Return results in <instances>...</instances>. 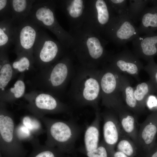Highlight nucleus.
I'll use <instances>...</instances> for the list:
<instances>
[{"label":"nucleus","instance_id":"nucleus-33","mask_svg":"<svg viewBox=\"0 0 157 157\" xmlns=\"http://www.w3.org/2000/svg\"><path fill=\"white\" fill-rule=\"evenodd\" d=\"M10 0H0V21L12 19Z\"/></svg>","mask_w":157,"mask_h":157},{"label":"nucleus","instance_id":"nucleus-10","mask_svg":"<svg viewBox=\"0 0 157 157\" xmlns=\"http://www.w3.org/2000/svg\"><path fill=\"white\" fill-rule=\"evenodd\" d=\"M138 28L128 15H115L104 32L106 39L117 46L133 41L140 35Z\"/></svg>","mask_w":157,"mask_h":157},{"label":"nucleus","instance_id":"nucleus-32","mask_svg":"<svg viewBox=\"0 0 157 157\" xmlns=\"http://www.w3.org/2000/svg\"><path fill=\"white\" fill-rule=\"evenodd\" d=\"M107 1L116 15H128L127 2L128 1L107 0Z\"/></svg>","mask_w":157,"mask_h":157},{"label":"nucleus","instance_id":"nucleus-28","mask_svg":"<svg viewBox=\"0 0 157 157\" xmlns=\"http://www.w3.org/2000/svg\"><path fill=\"white\" fill-rule=\"evenodd\" d=\"M21 123L36 137L46 132L42 127L41 120L33 115L23 116L21 118Z\"/></svg>","mask_w":157,"mask_h":157},{"label":"nucleus","instance_id":"nucleus-18","mask_svg":"<svg viewBox=\"0 0 157 157\" xmlns=\"http://www.w3.org/2000/svg\"><path fill=\"white\" fill-rule=\"evenodd\" d=\"M101 117L99 109L96 110L94 120L85 130L84 142L86 152L95 149L99 145Z\"/></svg>","mask_w":157,"mask_h":157},{"label":"nucleus","instance_id":"nucleus-39","mask_svg":"<svg viewBox=\"0 0 157 157\" xmlns=\"http://www.w3.org/2000/svg\"><path fill=\"white\" fill-rule=\"evenodd\" d=\"M151 157H157V151Z\"/></svg>","mask_w":157,"mask_h":157},{"label":"nucleus","instance_id":"nucleus-24","mask_svg":"<svg viewBox=\"0 0 157 157\" xmlns=\"http://www.w3.org/2000/svg\"><path fill=\"white\" fill-rule=\"evenodd\" d=\"M14 77L13 69L8 57V51H0V90L3 92Z\"/></svg>","mask_w":157,"mask_h":157},{"label":"nucleus","instance_id":"nucleus-37","mask_svg":"<svg viewBox=\"0 0 157 157\" xmlns=\"http://www.w3.org/2000/svg\"><path fill=\"white\" fill-rule=\"evenodd\" d=\"M147 105L150 109L157 106V99L154 96L150 95L147 98L146 101V105Z\"/></svg>","mask_w":157,"mask_h":157},{"label":"nucleus","instance_id":"nucleus-22","mask_svg":"<svg viewBox=\"0 0 157 157\" xmlns=\"http://www.w3.org/2000/svg\"><path fill=\"white\" fill-rule=\"evenodd\" d=\"M24 76L23 73L21 74L12 87L0 93V103L5 104L7 103H13L24 97L26 89Z\"/></svg>","mask_w":157,"mask_h":157},{"label":"nucleus","instance_id":"nucleus-35","mask_svg":"<svg viewBox=\"0 0 157 157\" xmlns=\"http://www.w3.org/2000/svg\"><path fill=\"white\" fill-rule=\"evenodd\" d=\"M147 61L148 63L143 69L150 74L153 81L157 85V64L154 61L153 58Z\"/></svg>","mask_w":157,"mask_h":157},{"label":"nucleus","instance_id":"nucleus-7","mask_svg":"<svg viewBox=\"0 0 157 157\" xmlns=\"http://www.w3.org/2000/svg\"><path fill=\"white\" fill-rule=\"evenodd\" d=\"M69 50L41 29L33 49L35 65L39 69L61 59Z\"/></svg>","mask_w":157,"mask_h":157},{"label":"nucleus","instance_id":"nucleus-9","mask_svg":"<svg viewBox=\"0 0 157 157\" xmlns=\"http://www.w3.org/2000/svg\"><path fill=\"white\" fill-rule=\"evenodd\" d=\"M115 15L107 0H86L83 26L101 36Z\"/></svg>","mask_w":157,"mask_h":157},{"label":"nucleus","instance_id":"nucleus-19","mask_svg":"<svg viewBox=\"0 0 157 157\" xmlns=\"http://www.w3.org/2000/svg\"><path fill=\"white\" fill-rule=\"evenodd\" d=\"M119 120L124 133L133 141L135 145H138V131L135 116L126 108L120 110L117 114Z\"/></svg>","mask_w":157,"mask_h":157},{"label":"nucleus","instance_id":"nucleus-4","mask_svg":"<svg viewBox=\"0 0 157 157\" xmlns=\"http://www.w3.org/2000/svg\"><path fill=\"white\" fill-rule=\"evenodd\" d=\"M56 8V0H36L28 17L40 26L52 32L58 41L69 51L74 45V40L58 21L55 13Z\"/></svg>","mask_w":157,"mask_h":157},{"label":"nucleus","instance_id":"nucleus-30","mask_svg":"<svg viewBox=\"0 0 157 157\" xmlns=\"http://www.w3.org/2000/svg\"><path fill=\"white\" fill-rule=\"evenodd\" d=\"M15 132L17 137L22 142H28L33 146L40 143L37 137L21 123L16 126Z\"/></svg>","mask_w":157,"mask_h":157},{"label":"nucleus","instance_id":"nucleus-31","mask_svg":"<svg viewBox=\"0 0 157 157\" xmlns=\"http://www.w3.org/2000/svg\"><path fill=\"white\" fill-rule=\"evenodd\" d=\"M135 145L131 139L124 132L117 144V149L118 151L130 156L134 153Z\"/></svg>","mask_w":157,"mask_h":157},{"label":"nucleus","instance_id":"nucleus-25","mask_svg":"<svg viewBox=\"0 0 157 157\" xmlns=\"http://www.w3.org/2000/svg\"><path fill=\"white\" fill-rule=\"evenodd\" d=\"M16 59L11 62L14 76L34 69L35 60L33 53L22 51L16 54Z\"/></svg>","mask_w":157,"mask_h":157},{"label":"nucleus","instance_id":"nucleus-15","mask_svg":"<svg viewBox=\"0 0 157 157\" xmlns=\"http://www.w3.org/2000/svg\"><path fill=\"white\" fill-rule=\"evenodd\" d=\"M101 114L104 120L103 140L110 154L113 151L114 147L124 132L115 113L108 110Z\"/></svg>","mask_w":157,"mask_h":157},{"label":"nucleus","instance_id":"nucleus-34","mask_svg":"<svg viewBox=\"0 0 157 157\" xmlns=\"http://www.w3.org/2000/svg\"><path fill=\"white\" fill-rule=\"evenodd\" d=\"M88 157H108L109 154L106 145L103 140L101 142L95 149L86 152Z\"/></svg>","mask_w":157,"mask_h":157},{"label":"nucleus","instance_id":"nucleus-3","mask_svg":"<svg viewBox=\"0 0 157 157\" xmlns=\"http://www.w3.org/2000/svg\"><path fill=\"white\" fill-rule=\"evenodd\" d=\"M100 69L80 65L76 66L67 95L77 106H90L95 110L99 109L101 99Z\"/></svg>","mask_w":157,"mask_h":157},{"label":"nucleus","instance_id":"nucleus-11","mask_svg":"<svg viewBox=\"0 0 157 157\" xmlns=\"http://www.w3.org/2000/svg\"><path fill=\"white\" fill-rule=\"evenodd\" d=\"M16 126L13 115L6 108L5 104L0 103V144L1 149L8 151L22 148V142L16 134Z\"/></svg>","mask_w":157,"mask_h":157},{"label":"nucleus","instance_id":"nucleus-20","mask_svg":"<svg viewBox=\"0 0 157 157\" xmlns=\"http://www.w3.org/2000/svg\"><path fill=\"white\" fill-rule=\"evenodd\" d=\"M36 0H10L12 19L16 26L28 17Z\"/></svg>","mask_w":157,"mask_h":157},{"label":"nucleus","instance_id":"nucleus-29","mask_svg":"<svg viewBox=\"0 0 157 157\" xmlns=\"http://www.w3.org/2000/svg\"><path fill=\"white\" fill-rule=\"evenodd\" d=\"M148 82L139 83L134 89V94L139 106L142 111L146 105L147 99L150 95L151 86Z\"/></svg>","mask_w":157,"mask_h":157},{"label":"nucleus","instance_id":"nucleus-2","mask_svg":"<svg viewBox=\"0 0 157 157\" xmlns=\"http://www.w3.org/2000/svg\"><path fill=\"white\" fill-rule=\"evenodd\" d=\"M74 57L69 51L56 62L39 69L32 81V86L58 98L62 96L75 72Z\"/></svg>","mask_w":157,"mask_h":157},{"label":"nucleus","instance_id":"nucleus-23","mask_svg":"<svg viewBox=\"0 0 157 157\" xmlns=\"http://www.w3.org/2000/svg\"><path fill=\"white\" fill-rule=\"evenodd\" d=\"M15 27L12 19L0 21V51H8L13 45Z\"/></svg>","mask_w":157,"mask_h":157},{"label":"nucleus","instance_id":"nucleus-6","mask_svg":"<svg viewBox=\"0 0 157 157\" xmlns=\"http://www.w3.org/2000/svg\"><path fill=\"white\" fill-rule=\"evenodd\" d=\"M122 75L106 65L100 69L102 104L117 114L126 108L123 103L121 92Z\"/></svg>","mask_w":157,"mask_h":157},{"label":"nucleus","instance_id":"nucleus-1","mask_svg":"<svg viewBox=\"0 0 157 157\" xmlns=\"http://www.w3.org/2000/svg\"><path fill=\"white\" fill-rule=\"evenodd\" d=\"M69 32L74 41L71 52L80 65L99 69L106 64L112 54L105 49L108 40L84 26Z\"/></svg>","mask_w":157,"mask_h":157},{"label":"nucleus","instance_id":"nucleus-36","mask_svg":"<svg viewBox=\"0 0 157 157\" xmlns=\"http://www.w3.org/2000/svg\"><path fill=\"white\" fill-rule=\"evenodd\" d=\"M57 149L43 146V150L38 153L34 157H56L55 152Z\"/></svg>","mask_w":157,"mask_h":157},{"label":"nucleus","instance_id":"nucleus-14","mask_svg":"<svg viewBox=\"0 0 157 157\" xmlns=\"http://www.w3.org/2000/svg\"><path fill=\"white\" fill-rule=\"evenodd\" d=\"M57 8L66 16L70 29H75L84 25L86 0H56Z\"/></svg>","mask_w":157,"mask_h":157},{"label":"nucleus","instance_id":"nucleus-13","mask_svg":"<svg viewBox=\"0 0 157 157\" xmlns=\"http://www.w3.org/2000/svg\"><path fill=\"white\" fill-rule=\"evenodd\" d=\"M105 65L120 73L128 74L138 80L139 73L144 67L139 58L128 49L112 54Z\"/></svg>","mask_w":157,"mask_h":157},{"label":"nucleus","instance_id":"nucleus-5","mask_svg":"<svg viewBox=\"0 0 157 157\" xmlns=\"http://www.w3.org/2000/svg\"><path fill=\"white\" fill-rule=\"evenodd\" d=\"M46 127V145L60 151L70 153L74 149L80 132L76 123L70 121L55 119L44 117L40 119Z\"/></svg>","mask_w":157,"mask_h":157},{"label":"nucleus","instance_id":"nucleus-12","mask_svg":"<svg viewBox=\"0 0 157 157\" xmlns=\"http://www.w3.org/2000/svg\"><path fill=\"white\" fill-rule=\"evenodd\" d=\"M40 27L28 17L15 26L14 52L25 51L33 54V49Z\"/></svg>","mask_w":157,"mask_h":157},{"label":"nucleus","instance_id":"nucleus-17","mask_svg":"<svg viewBox=\"0 0 157 157\" xmlns=\"http://www.w3.org/2000/svg\"><path fill=\"white\" fill-rule=\"evenodd\" d=\"M150 7L147 6L140 19L138 27L140 34H148L157 30V0H150Z\"/></svg>","mask_w":157,"mask_h":157},{"label":"nucleus","instance_id":"nucleus-38","mask_svg":"<svg viewBox=\"0 0 157 157\" xmlns=\"http://www.w3.org/2000/svg\"><path fill=\"white\" fill-rule=\"evenodd\" d=\"M110 155L112 157H128L124 153L119 151L115 152L113 151Z\"/></svg>","mask_w":157,"mask_h":157},{"label":"nucleus","instance_id":"nucleus-8","mask_svg":"<svg viewBox=\"0 0 157 157\" xmlns=\"http://www.w3.org/2000/svg\"><path fill=\"white\" fill-rule=\"evenodd\" d=\"M28 102L26 107L34 116L40 119L47 114L68 113L70 107L50 93L33 90L24 97Z\"/></svg>","mask_w":157,"mask_h":157},{"label":"nucleus","instance_id":"nucleus-26","mask_svg":"<svg viewBox=\"0 0 157 157\" xmlns=\"http://www.w3.org/2000/svg\"><path fill=\"white\" fill-rule=\"evenodd\" d=\"M121 92L123 100L127 108L135 113L142 111L134 94V89L131 86L128 78L123 75L122 80Z\"/></svg>","mask_w":157,"mask_h":157},{"label":"nucleus","instance_id":"nucleus-16","mask_svg":"<svg viewBox=\"0 0 157 157\" xmlns=\"http://www.w3.org/2000/svg\"><path fill=\"white\" fill-rule=\"evenodd\" d=\"M132 42L133 53L147 61L157 55V33L139 36Z\"/></svg>","mask_w":157,"mask_h":157},{"label":"nucleus","instance_id":"nucleus-27","mask_svg":"<svg viewBox=\"0 0 157 157\" xmlns=\"http://www.w3.org/2000/svg\"><path fill=\"white\" fill-rule=\"evenodd\" d=\"M128 14L129 18L135 23L139 21L144 10L149 3L150 0H129Z\"/></svg>","mask_w":157,"mask_h":157},{"label":"nucleus","instance_id":"nucleus-21","mask_svg":"<svg viewBox=\"0 0 157 157\" xmlns=\"http://www.w3.org/2000/svg\"><path fill=\"white\" fill-rule=\"evenodd\" d=\"M157 132V126L149 117L141 123L138 131V145L149 147L154 142Z\"/></svg>","mask_w":157,"mask_h":157}]
</instances>
